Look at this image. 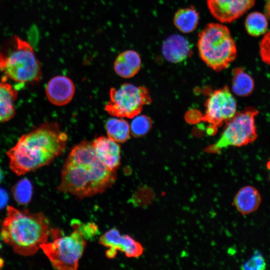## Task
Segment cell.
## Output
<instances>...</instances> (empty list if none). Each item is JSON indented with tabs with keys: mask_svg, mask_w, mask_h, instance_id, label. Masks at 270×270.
Returning a JSON list of instances; mask_svg holds the SVG:
<instances>
[{
	"mask_svg": "<svg viewBox=\"0 0 270 270\" xmlns=\"http://www.w3.org/2000/svg\"><path fill=\"white\" fill-rule=\"evenodd\" d=\"M116 171L99 160L92 142L83 141L71 150L62 170L58 190L78 198L103 192L116 180Z\"/></svg>",
	"mask_w": 270,
	"mask_h": 270,
	"instance_id": "cell-1",
	"label": "cell"
},
{
	"mask_svg": "<svg viewBox=\"0 0 270 270\" xmlns=\"http://www.w3.org/2000/svg\"><path fill=\"white\" fill-rule=\"evenodd\" d=\"M67 134L55 122H46L22 135L6 154L11 170L22 176L48 165L66 149Z\"/></svg>",
	"mask_w": 270,
	"mask_h": 270,
	"instance_id": "cell-2",
	"label": "cell"
},
{
	"mask_svg": "<svg viewBox=\"0 0 270 270\" xmlns=\"http://www.w3.org/2000/svg\"><path fill=\"white\" fill-rule=\"evenodd\" d=\"M50 232L48 220L42 212L6 208L0 235L16 253L26 256L34 254L47 242Z\"/></svg>",
	"mask_w": 270,
	"mask_h": 270,
	"instance_id": "cell-3",
	"label": "cell"
},
{
	"mask_svg": "<svg viewBox=\"0 0 270 270\" xmlns=\"http://www.w3.org/2000/svg\"><path fill=\"white\" fill-rule=\"evenodd\" d=\"M0 72L4 77L24 84H35L42 78V65L32 46L14 36L0 46Z\"/></svg>",
	"mask_w": 270,
	"mask_h": 270,
	"instance_id": "cell-4",
	"label": "cell"
},
{
	"mask_svg": "<svg viewBox=\"0 0 270 270\" xmlns=\"http://www.w3.org/2000/svg\"><path fill=\"white\" fill-rule=\"evenodd\" d=\"M197 47L201 59L216 72L227 68L236 57V44L222 23L207 24L198 34Z\"/></svg>",
	"mask_w": 270,
	"mask_h": 270,
	"instance_id": "cell-5",
	"label": "cell"
},
{
	"mask_svg": "<svg viewBox=\"0 0 270 270\" xmlns=\"http://www.w3.org/2000/svg\"><path fill=\"white\" fill-rule=\"evenodd\" d=\"M258 114V110L252 106L236 112L226 124L220 138L216 143L207 146L205 150L216 153L230 146H241L254 142L258 135L254 118Z\"/></svg>",
	"mask_w": 270,
	"mask_h": 270,
	"instance_id": "cell-6",
	"label": "cell"
},
{
	"mask_svg": "<svg viewBox=\"0 0 270 270\" xmlns=\"http://www.w3.org/2000/svg\"><path fill=\"white\" fill-rule=\"evenodd\" d=\"M86 242L81 232L76 229L69 236L56 238L40 246L52 266L59 270H76L78 266Z\"/></svg>",
	"mask_w": 270,
	"mask_h": 270,
	"instance_id": "cell-7",
	"label": "cell"
},
{
	"mask_svg": "<svg viewBox=\"0 0 270 270\" xmlns=\"http://www.w3.org/2000/svg\"><path fill=\"white\" fill-rule=\"evenodd\" d=\"M110 98L104 109L110 115L120 118H134L142 112L144 105L152 102L146 88L128 83L124 84L118 88H112Z\"/></svg>",
	"mask_w": 270,
	"mask_h": 270,
	"instance_id": "cell-8",
	"label": "cell"
},
{
	"mask_svg": "<svg viewBox=\"0 0 270 270\" xmlns=\"http://www.w3.org/2000/svg\"><path fill=\"white\" fill-rule=\"evenodd\" d=\"M202 120L210 124L211 134L228 122L236 114V102L229 88L225 86L213 92L205 103Z\"/></svg>",
	"mask_w": 270,
	"mask_h": 270,
	"instance_id": "cell-9",
	"label": "cell"
},
{
	"mask_svg": "<svg viewBox=\"0 0 270 270\" xmlns=\"http://www.w3.org/2000/svg\"><path fill=\"white\" fill-rule=\"evenodd\" d=\"M100 243L108 248L106 254L109 258H114L118 250L124 252L128 258L138 257L144 252V248L140 243L128 235H122L115 228L102 235L100 238Z\"/></svg>",
	"mask_w": 270,
	"mask_h": 270,
	"instance_id": "cell-10",
	"label": "cell"
},
{
	"mask_svg": "<svg viewBox=\"0 0 270 270\" xmlns=\"http://www.w3.org/2000/svg\"><path fill=\"white\" fill-rule=\"evenodd\" d=\"M255 0H206L211 14L220 23H230L254 4Z\"/></svg>",
	"mask_w": 270,
	"mask_h": 270,
	"instance_id": "cell-11",
	"label": "cell"
},
{
	"mask_svg": "<svg viewBox=\"0 0 270 270\" xmlns=\"http://www.w3.org/2000/svg\"><path fill=\"white\" fill-rule=\"evenodd\" d=\"M75 92V86L69 78L57 76L52 78L46 88V97L50 102L56 106L68 104Z\"/></svg>",
	"mask_w": 270,
	"mask_h": 270,
	"instance_id": "cell-12",
	"label": "cell"
},
{
	"mask_svg": "<svg viewBox=\"0 0 270 270\" xmlns=\"http://www.w3.org/2000/svg\"><path fill=\"white\" fill-rule=\"evenodd\" d=\"M92 145L99 160L112 170H116L120 164V147L109 138L100 136L96 138Z\"/></svg>",
	"mask_w": 270,
	"mask_h": 270,
	"instance_id": "cell-13",
	"label": "cell"
},
{
	"mask_svg": "<svg viewBox=\"0 0 270 270\" xmlns=\"http://www.w3.org/2000/svg\"><path fill=\"white\" fill-rule=\"evenodd\" d=\"M162 53L168 62L178 63L190 57L192 54L188 41L180 34H172L168 37L162 46Z\"/></svg>",
	"mask_w": 270,
	"mask_h": 270,
	"instance_id": "cell-14",
	"label": "cell"
},
{
	"mask_svg": "<svg viewBox=\"0 0 270 270\" xmlns=\"http://www.w3.org/2000/svg\"><path fill=\"white\" fill-rule=\"evenodd\" d=\"M142 60L139 54L134 50H126L120 53L114 62V70L120 76L130 78L141 68Z\"/></svg>",
	"mask_w": 270,
	"mask_h": 270,
	"instance_id": "cell-15",
	"label": "cell"
},
{
	"mask_svg": "<svg viewBox=\"0 0 270 270\" xmlns=\"http://www.w3.org/2000/svg\"><path fill=\"white\" fill-rule=\"evenodd\" d=\"M261 202L260 192L252 186L242 188L234 199V204L236 209L242 215L249 214L256 210Z\"/></svg>",
	"mask_w": 270,
	"mask_h": 270,
	"instance_id": "cell-16",
	"label": "cell"
},
{
	"mask_svg": "<svg viewBox=\"0 0 270 270\" xmlns=\"http://www.w3.org/2000/svg\"><path fill=\"white\" fill-rule=\"evenodd\" d=\"M3 76L0 82V123L12 120L16 114L14 102L18 92Z\"/></svg>",
	"mask_w": 270,
	"mask_h": 270,
	"instance_id": "cell-17",
	"label": "cell"
},
{
	"mask_svg": "<svg viewBox=\"0 0 270 270\" xmlns=\"http://www.w3.org/2000/svg\"><path fill=\"white\" fill-rule=\"evenodd\" d=\"M198 21V13L193 6L179 9L175 13L173 19L175 26L184 34L194 32L197 28Z\"/></svg>",
	"mask_w": 270,
	"mask_h": 270,
	"instance_id": "cell-18",
	"label": "cell"
},
{
	"mask_svg": "<svg viewBox=\"0 0 270 270\" xmlns=\"http://www.w3.org/2000/svg\"><path fill=\"white\" fill-rule=\"evenodd\" d=\"M232 86L233 92L240 96H247L253 92L254 86L252 77L242 68L233 70Z\"/></svg>",
	"mask_w": 270,
	"mask_h": 270,
	"instance_id": "cell-19",
	"label": "cell"
},
{
	"mask_svg": "<svg viewBox=\"0 0 270 270\" xmlns=\"http://www.w3.org/2000/svg\"><path fill=\"white\" fill-rule=\"evenodd\" d=\"M104 127L108 137L118 143H124L130 138V126L123 118H110L106 120Z\"/></svg>",
	"mask_w": 270,
	"mask_h": 270,
	"instance_id": "cell-20",
	"label": "cell"
},
{
	"mask_svg": "<svg viewBox=\"0 0 270 270\" xmlns=\"http://www.w3.org/2000/svg\"><path fill=\"white\" fill-rule=\"evenodd\" d=\"M244 25L246 30L249 34L254 36H258L266 32L268 22L264 14L254 12L248 15Z\"/></svg>",
	"mask_w": 270,
	"mask_h": 270,
	"instance_id": "cell-21",
	"label": "cell"
},
{
	"mask_svg": "<svg viewBox=\"0 0 270 270\" xmlns=\"http://www.w3.org/2000/svg\"><path fill=\"white\" fill-rule=\"evenodd\" d=\"M14 198L20 204H24L30 200L32 194V186L27 178L19 180L12 189Z\"/></svg>",
	"mask_w": 270,
	"mask_h": 270,
	"instance_id": "cell-22",
	"label": "cell"
},
{
	"mask_svg": "<svg viewBox=\"0 0 270 270\" xmlns=\"http://www.w3.org/2000/svg\"><path fill=\"white\" fill-rule=\"evenodd\" d=\"M134 118L130 126V132L134 138L143 136L151 130L152 120L148 116L138 114Z\"/></svg>",
	"mask_w": 270,
	"mask_h": 270,
	"instance_id": "cell-23",
	"label": "cell"
},
{
	"mask_svg": "<svg viewBox=\"0 0 270 270\" xmlns=\"http://www.w3.org/2000/svg\"><path fill=\"white\" fill-rule=\"evenodd\" d=\"M266 262L262 254L258 250H256L253 255L240 267L244 270H264L266 269Z\"/></svg>",
	"mask_w": 270,
	"mask_h": 270,
	"instance_id": "cell-24",
	"label": "cell"
},
{
	"mask_svg": "<svg viewBox=\"0 0 270 270\" xmlns=\"http://www.w3.org/2000/svg\"><path fill=\"white\" fill-rule=\"evenodd\" d=\"M260 55L262 60L270 65V30L267 32L260 43Z\"/></svg>",
	"mask_w": 270,
	"mask_h": 270,
	"instance_id": "cell-25",
	"label": "cell"
},
{
	"mask_svg": "<svg viewBox=\"0 0 270 270\" xmlns=\"http://www.w3.org/2000/svg\"><path fill=\"white\" fill-rule=\"evenodd\" d=\"M81 232L84 238L93 236L98 230L96 226L94 223H88L82 226L76 227Z\"/></svg>",
	"mask_w": 270,
	"mask_h": 270,
	"instance_id": "cell-26",
	"label": "cell"
},
{
	"mask_svg": "<svg viewBox=\"0 0 270 270\" xmlns=\"http://www.w3.org/2000/svg\"><path fill=\"white\" fill-rule=\"evenodd\" d=\"M8 196L6 192L0 188V209L2 208L7 204Z\"/></svg>",
	"mask_w": 270,
	"mask_h": 270,
	"instance_id": "cell-27",
	"label": "cell"
},
{
	"mask_svg": "<svg viewBox=\"0 0 270 270\" xmlns=\"http://www.w3.org/2000/svg\"><path fill=\"white\" fill-rule=\"evenodd\" d=\"M266 12L268 16H270V0H268L266 4Z\"/></svg>",
	"mask_w": 270,
	"mask_h": 270,
	"instance_id": "cell-28",
	"label": "cell"
},
{
	"mask_svg": "<svg viewBox=\"0 0 270 270\" xmlns=\"http://www.w3.org/2000/svg\"><path fill=\"white\" fill-rule=\"evenodd\" d=\"M4 264V262L3 259L0 258V269H1L3 267Z\"/></svg>",
	"mask_w": 270,
	"mask_h": 270,
	"instance_id": "cell-29",
	"label": "cell"
},
{
	"mask_svg": "<svg viewBox=\"0 0 270 270\" xmlns=\"http://www.w3.org/2000/svg\"><path fill=\"white\" fill-rule=\"evenodd\" d=\"M2 178V170L0 168V182H1Z\"/></svg>",
	"mask_w": 270,
	"mask_h": 270,
	"instance_id": "cell-30",
	"label": "cell"
},
{
	"mask_svg": "<svg viewBox=\"0 0 270 270\" xmlns=\"http://www.w3.org/2000/svg\"><path fill=\"white\" fill-rule=\"evenodd\" d=\"M267 166L268 168L270 170V161L268 160V162L267 163Z\"/></svg>",
	"mask_w": 270,
	"mask_h": 270,
	"instance_id": "cell-31",
	"label": "cell"
},
{
	"mask_svg": "<svg viewBox=\"0 0 270 270\" xmlns=\"http://www.w3.org/2000/svg\"><path fill=\"white\" fill-rule=\"evenodd\" d=\"M0 248H1V244H0Z\"/></svg>",
	"mask_w": 270,
	"mask_h": 270,
	"instance_id": "cell-32",
	"label": "cell"
},
{
	"mask_svg": "<svg viewBox=\"0 0 270 270\" xmlns=\"http://www.w3.org/2000/svg\"><path fill=\"white\" fill-rule=\"evenodd\" d=\"M269 161H270V159Z\"/></svg>",
	"mask_w": 270,
	"mask_h": 270,
	"instance_id": "cell-33",
	"label": "cell"
}]
</instances>
